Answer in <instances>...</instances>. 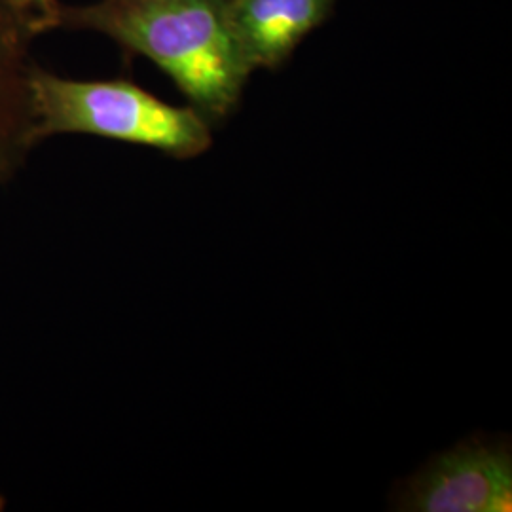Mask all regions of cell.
Returning <instances> with one entry per match:
<instances>
[{
    "instance_id": "obj_5",
    "label": "cell",
    "mask_w": 512,
    "mask_h": 512,
    "mask_svg": "<svg viewBox=\"0 0 512 512\" xmlns=\"http://www.w3.org/2000/svg\"><path fill=\"white\" fill-rule=\"evenodd\" d=\"M336 0H230L232 21L249 67L279 69L300 42L323 25Z\"/></svg>"
},
{
    "instance_id": "obj_7",
    "label": "cell",
    "mask_w": 512,
    "mask_h": 512,
    "mask_svg": "<svg viewBox=\"0 0 512 512\" xmlns=\"http://www.w3.org/2000/svg\"><path fill=\"white\" fill-rule=\"evenodd\" d=\"M4 505H6V501H4V497H2V495H0V511H2V509H4Z\"/></svg>"
},
{
    "instance_id": "obj_2",
    "label": "cell",
    "mask_w": 512,
    "mask_h": 512,
    "mask_svg": "<svg viewBox=\"0 0 512 512\" xmlns=\"http://www.w3.org/2000/svg\"><path fill=\"white\" fill-rule=\"evenodd\" d=\"M38 143L57 135H92L192 160L213 145L211 124L190 105L165 103L139 84L76 80L35 67L31 78Z\"/></svg>"
},
{
    "instance_id": "obj_6",
    "label": "cell",
    "mask_w": 512,
    "mask_h": 512,
    "mask_svg": "<svg viewBox=\"0 0 512 512\" xmlns=\"http://www.w3.org/2000/svg\"><path fill=\"white\" fill-rule=\"evenodd\" d=\"M21 18L25 19L37 35L59 29L61 23V0H4Z\"/></svg>"
},
{
    "instance_id": "obj_3",
    "label": "cell",
    "mask_w": 512,
    "mask_h": 512,
    "mask_svg": "<svg viewBox=\"0 0 512 512\" xmlns=\"http://www.w3.org/2000/svg\"><path fill=\"white\" fill-rule=\"evenodd\" d=\"M399 511L511 512L512 456L505 444L469 440L431 459L399 492Z\"/></svg>"
},
{
    "instance_id": "obj_1",
    "label": "cell",
    "mask_w": 512,
    "mask_h": 512,
    "mask_svg": "<svg viewBox=\"0 0 512 512\" xmlns=\"http://www.w3.org/2000/svg\"><path fill=\"white\" fill-rule=\"evenodd\" d=\"M59 29L92 31L164 71L215 126L238 109L253 69L230 0H95L61 10Z\"/></svg>"
},
{
    "instance_id": "obj_4",
    "label": "cell",
    "mask_w": 512,
    "mask_h": 512,
    "mask_svg": "<svg viewBox=\"0 0 512 512\" xmlns=\"http://www.w3.org/2000/svg\"><path fill=\"white\" fill-rule=\"evenodd\" d=\"M38 35L18 12L0 0V188L16 179L37 148L31 78L37 67Z\"/></svg>"
}]
</instances>
